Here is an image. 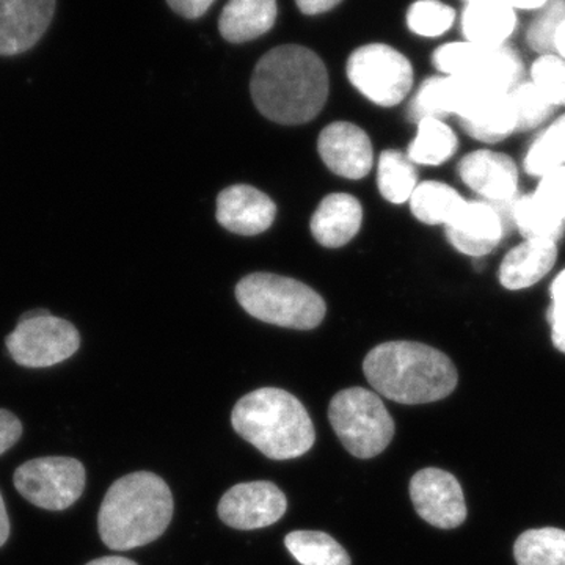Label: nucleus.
<instances>
[{
    "label": "nucleus",
    "mask_w": 565,
    "mask_h": 565,
    "mask_svg": "<svg viewBox=\"0 0 565 565\" xmlns=\"http://www.w3.org/2000/svg\"><path fill=\"white\" fill-rule=\"evenodd\" d=\"M252 98L264 117L280 125H303L318 117L329 98V74L308 47H275L252 76Z\"/></svg>",
    "instance_id": "1"
},
{
    "label": "nucleus",
    "mask_w": 565,
    "mask_h": 565,
    "mask_svg": "<svg viewBox=\"0 0 565 565\" xmlns=\"http://www.w3.org/2000/svg\"><path fill=\"white\" fill-rule=\"evenodd\" d=\"M173 494L161 476L137 471L115 481L104 497L98 531L107 548L128 552L158 541L172 523Z\"/></svg>",
    "instance_id": "2"
},
{
    "label": "nucleus",
    "mask_w": 565,
    "mask_h": 565,
    "mask_svg": "<svg viewBox=\"0 0 565 565\" xmlns=\"http://www.w3.org/2000/svg\"><path fill=\"white\" fill-rule=\"evenodd\" d=\"M367 382L394 403L416 405L445 399L459 375L444 352L415 341H390L374 348L363 362Z\"/></svg>",
    "instance_id": "3"
},
{
    "label": "nucleus",
    "mask_w": 565,
    "mask_h": 565,
    "mask_svg": "<svg viewBox=\"0 0 565 565\" xmlns=\"http://www.w3.org/2000/svg\"><path fill=\"white\" fill-rule=\"evenodd\" d=\"M234 430L273 460H289L313 448V422L303 404L280 388H259L234 405Z\"/></svg>",
    "instance_id": "4"
},
{
    "label": "nucleus",
    "mask_w": 565,
    "mask_h": 565,
    "mask_svg": "<svg viewBox=\"0 0 565 565\" xmlns=\"http://www.w3.org/2000/svg\"><path fill=\"white\" fill-rule=\"evenodd\" d=\"M236 297L253 318L286 329L313 330L326 318V302L315 289L281 275H247L237 282Z\"/></svg>",
    "instance_id": "5"
},
{
    "label": "nucleus",
    "mask_w": 565,
    "mask_h": 565,
    "mask_svg": "<svg viewBox=\"0 0 565 565\" xmlns=\"http://www.w3.org/2000/svg\"><path fill=\"white\" fill-rule=\"evenodd\" d=\"M329 419L341 444L359 459L381 455L394 437V422L381 397L360 386L334 394Z\"/></svg>",
    "instance_id": "6"
},
{
    "label": "nucleus",
    "mask_w": 565,
    "mask_h": 565,
    "mask_svg": "<svg viewBox=\"0 0 565 565\" xmlns=\"http://www.w3.org/2000/svg\"><path fill=\"white\" fill-rule=\"evenodd\" d=\"M6 348L14 363L29 370H41L76 355L81 348V333L73 322L50 311H29L22 315L17 329L6 338Z\"/></svg>",
    "instance_id": "7"
},
{
    "label": "nucleus",
    "mask_w": 565,
    "mask_h": 565,
    "mask_svg": "<svg viewBox=\"0 0 565 565\" xmlns=\"http://www.w3.org/2000/svg\"><path fill=\"white\" fill-rule=\"evenodd\" d=\"M345 70L353 87L377 106H397L414 87L412 63L386 44H366L353 51Z\"/></svg>",
    "instance_id": "8"
},
{
    "label": "nucleus",
    "mask_w": 565,
    "mask_h": 565,
    "mask_svg": "<svg viewBox=\"0 0 565 565\" xmlns=\"http://www.w3.org/2000/svg\"><path fill=\"white\" fill-rule=\"evenodd\" d=\"M433 63L444 76L468 77L505 93L520 84L523 71L522 58L508 44L482 47L468 41L448 43L434 52Z\"/></svg>",
    "instance_id": "9"
},
{
    "label": "nucleus",
    "mask_w": 565,
    "mask_h": 565,
    "mask_svg": "<svg viewBox=\"0 0 565 565\" xmlns=\"http://www.w3.org/2000/svg\"><path fill=\"white\" fill-rule=\"evenodd\" d=\"M13 484L36 508L65 511L84 493L87 471L74 457H40L17 468Z\"/></svg>",
    "instance_id": "10"
},
{
    "label": "nucleus",
    "mask_w": 565,
    "mask_h": 565,
    "mask_svg": "<svg viewBox=\"0 0 565 565\" xmlns=\"http://www.w3.org/2000/svg\"><path fill=\"white\" fill-rule=\"evenodd\" d=\"M411 498L424 522L455 530L467 520V504L459 481L440 468H424L412 478Z\"/></svg>",
    "instance_id": "11"
},
{
    "label": "nucleus",
    "mask_w": 565,
    "mask_h": 565,
    "mask_svg": "<svg viewBox=\"0 0 565 565\" xmlns=\"http://www.w3.org/2000/svg\"><path fill=\"white\" fill-rule=\"evenodd\" d=\"M288 509L285 493L274 482L255 481L226 490L218 503V516L234 530L252 531L274 525Z\"/></svg>",
    "instance_id": "12"
},
{
    "label": "nucleus",
    "mask_w": 565,
    "mask_h": 565,
    "mask_svg": "<svg viewBox=\"0 0 565 565\" xmlns=\"http://www.w3.org/2000/svg\"><path fill=\"white\" fill-rule=\"evenodd\" d=\"M55 0H0V55L24 54L50 29Z\"/></svg>",
    "instance_id": "13"
},
{
    "label": "nucleus",
    "mask_w": 565,
    "mask_h": 565,
    "mask_svg": "<svg viewBox=\"0 0 565 565\" xmlns=\"http://www.w3.org/2000/svg\"><path fill=\"white\" fill-rule=\"evenodd\" d=\"M318 151L330 172L348 180H362L374 163L370 137L352 122L338 121L327 126L318 140Z\"/></svg>",
    "instance_id": "14"
},
{
    "label": "nucleus",
    "mask_w": 565,
    "mask_h": 565,
    "mask_svg": "<svg viewBox=\"0 0 565 565\" xmlns=\"http://www.w3.org/2000/svg\"><path fill=\"white\" fill-rule=\"evenodd\" d=\"M446 237L457 252L481 258L503 239L504 225L500 211L487 202H467L459 214L445 226Z\"/></svg>",
    "instance_id": "15"
},
{
    "label": "nucleus",
    "mask_w": 565,
    "mask_h": 565,
    "mask_svg": "<svg viewBox=\"0 0 565 565\" xmlns=\"http://www.w3.org/2000/svg\"><path fill=\"white\" fill-rule=\"evenodd\" d=\"M459 177L490 204L511 202L519 189V170L503 152H470L459 163Z\"/></svg>",
    "instance_id": "16"
},
{
    "label": "nucleus",
    "mask_w": 565,
    "mask_h": 565,
    "mask_svg": "<svg viewBox=\"0 0 565 565\" xmlns=\"http://www.w3.org/2000/svg\"><path fill=\"white\" fill-rule=\"evenodd\" d=\"M277 206L266 193L252 185L226 188L217 196V222L241 236H256L273 226Z\"/></svg>",
    "instance_id": "17"
},
{
    "label": "nucleus",
    "mask_w": 565,
    "mask_h": 565,
    "mask_svg": "<svg viewBox=\"0 0 565 565\" xmlns=\"http://www.w3.org/2000/svg\"><path fill=\"white\" fill-rule=\"evenodd\" d=\"M459 122L468 136L494 143L516 131V115L511 93L482 87L459 115Z\"/></svg>",
    "instance_id": "18"
},
{
    "label": "nucleus",
    "mask_w": 565,
    "mask_h": 565,
    "mask_svg": "<svg viewBox=\"0 0 565 565\" xmlns=\"http://www.w3.org/2000/svg\"><path fill=\"white\" fill-rule=\"evenodd\" d=\"M465 41L482 47L508 44L519 25V13L505 0H471L462 11Z\"/></svg>",
    "instance_id": "19"
},
{
    "label": "nucleus",
    "mask_w": 565,
    "mask_h": 565,
    "mask_svg": "<svg viewBox=\"0 0 565 565\" xmlns=\"http://www.w3.org/2000/svg\"><path fill=\"white\" fill-rule=\"evenodd\" d=\"M473 88V81L467 79V77H429L423 82L408 106V121L418 125L424 118L445 120L452 115L459 117L460 111L467 106Z\"/></svg>",
    "instance_id": "20"
},
{
    "label": "nucleus",
    "mask_w": 565,
    "mask_h": 565,
    "mask_svg": "<svg viewBox=\"0 0 565 565\" xmlns=\"http://www.w3.org/2000/svg\"><path fill=\"white\" fill-rule=\"evenodd\" d=\"M363 222V207L349 193L326 196L311 217V233L327 248H340L351 243Z\"/></svg>",
    "instance_id": "21"
},
{
    "label": "nucleus",
    "mask_w": 565,
    "mask_h": 565,
    "mask_svg": "<svg viewBox=\"0 0 565 565\" xmlns=\"http://www.w3.org/2000/svg\"><path fill=\"white\" fill-rule=\"evenodd\" d=\"M556 259L555 241L525 239L504 256L498 277L509 291H522L541 281Z\"/></svg>",
    "instance_id": "22"
},
{
    "label": "nucleus",
    "mask_w": 565,
    "mask_h": 565,
    "mask_svg": "<svg viewBox=\"0 0 565 565\" xmlns=\"http://www.w3.org/2000/svg\"><path fill=\"white\" fill-rule=\"evenodd\" d=\"M277 0H230L218 20V31L230 43H247L274 28Z\"/></svg>",
    "instance_id": "23"
},
{
    "label": "nucleus",
    "mask_w": 565,
    "mask_h": 565,
    "mask_svg": "<svg viewBox=\"0 0 565 565\" xmlns=\"http://www.w3.org/2000/svg\"><path fill=\"white\" fill-rule=\"evenodd\" d=\"M408 202L419 222L446 226L459 214L467 200L445 182L426 181L416 185Z\"/></svg>",
    "instance_id": "24"
},
{
    "label": "nucleus",
    "mask_w": 565,
    "mask_h": 565,
    "mask_svg": "<svg viewBox=\"0 0 565 565\" xmlns=\"http://www.w3.org/2000/svg\"><path fill=\"white\" fill-rule=\"evenodd\" d=\"M457 137L444 120L424 118L418 122V134L408 145L407 156L414 163L441 166L455 156Z\"/></svg>",
    "instance_id": "25"
},
{
    "label": "nucleus",
    "mask_w": 565,
    "mask_h": 565,
    "mask_svg": "<svg viewBox=\"0 0 565 565\" xmlns=\"http://www.w3.org/2000/svg\"><path fill=\"white\" fill-rule=\"evenodd\" d=\"M285 545L302 565H351L343 546L322 531H294L286 535Z\"/></svg>",
    "instance_id": "26"
},
{
    "label": "nucleus",
    "mask_w": 565,
    "mask_h": 565,
    "mask_svg": "<svg viewBox=\"0 0 565 565\" xmlns=\"http://www.w3.org/2000/svg\"><path fill=\"white\" fill-rule=\"evenodd\" d=\"M379 191L386 202L403 204L418 185V172L407 154L396 150L382 152L379 159Z\"/></svg>",
    "instance_id": "27"
},
{
    "label": "nucleus",
    "mask_w": 565,
    "mask_h": 565,
    "mask_svg": "<svg viewBox=\"0 0 565 565\" xmlns=\"http://www.w3.org/2000/svg\"><path fill=\"white\" fill-rule=\"evenodd\" d=\"M514 556L519 565H565V531L539 527L520 535Z\"/></svg>",
    "instance_id": "28"
},
{
    "label": "nucleus",
    "mask_w": 565,
    "mask_h": 565,
    "mask_svg": "<svg viewBox=\"0 0 565 565\" xmlns=\"http://www.w3.org/2000/svg\"><path fill=\"white\" fill-rule=\"evenodd\" d=\"M512 217L525 239H545L556 243L563 236L564 222L557 218L534 193L515 200Z\"/></svg>",
    "instance_id": "29"
},
{
    "label": "nucleus",
    "mask_w": 565,
    "mask_h": 565,
    "mask_svg": "<svg viewBox=\"0 0 565 565\" xmlns=\"http://www.w3.org/2000/svg\"><path fill=\"white\" fill-rule=\"evenodd\" d=\"M523 163L526 172L537 178L565 166V114L535 139Z\"/></svg>",
    "instance_id": "30"
},
{
    "label": "nucleus",
    "mask_w": 565,
    "mask_h": 565,
    "mask_svg": "<svg viewBox=\"0 0 565 565\" xmlns=\"http://www.w3.org/2000/svg\"><path fill=\"white\" fill-rule=\"evenodd\" d=\"M456 21V10L440 0H418L407 11V25L416 35L437 39Z\"/></svg>",
    "instance_id": "31"
},
{
    "label": "nucleus",
    "mask_w": 565,
    "mask_h": 565,
    "mask_svg": "<svg viewBox=\"0 0 565 565\" xmlns=\"http://www.w3.org/2000/svg\"><path fill=\"white\" fill-rule=\"evenodd\" d=\"M511 98L516 115V131L537 128L556 109L531 81L516 85L511 92Z\"/></svg>",
    "instance_id": "32"
},
{
    "label": "nucleus",
    "mask_w": 565,
    "mask_h": 565,
    "mask_svg": "<svg viewBox=\"0 0 565 565\" xmlns=\"http://www.w3.org/2000/svg\"><path fill=\"white\" fill-rule=\"evenodd\" d=\"M565 20V0H550L537 11L526 32V43L541 55L553 54L557 29Z\"/></svg>",
    "instance_id": "33"
},
{
    "label": "nucleus",
    "mask_w": 565,
    "mask_h": 565,
    "mask_svg": "<svg viewBox=\"0 0 565 565\" xmlns=\"http://www.w3.org/2000/svg\"><path fill=\"white\" fill-rule=\"evenodd\" d=\"M531 82L555 107L565 106V61L556 54L535 58Z\"/></svg>",
    "instance_id": "34"
},
{
    "label": "nucleus",
    "mask_w": 565,
    "mask_h": 565,
    "mask_svg": "<svg viewBox=\"0 0 565 565\" xmlns=\"http://www.w3.org/2000/svg\"><path fill=\"white\" fill-rule=\"evenodd\" d=\"M534 195L548 207L557 218L565 222V166L544 174Z\"/></svg>",
    "instance_id": "35"
},
{
    "label": "nucleus",
    "mask_w": 565,
    "mask_h": 565,
    "mask_svg": "<svg viewBox=\"0 0 565 565\" xmlns=\"http://www.w3.org/2000/svg\"><path fill=\"white\" fill-rule=\"evenodd\" d=\"M552 305L548 310L552 341L557 351L565 353V269L556 275L550 288Z\"/></svg>",
    "instance_id": "36"
},
{
    "label": "nucleus",
    "mask_w": 565,
    "mask_h": 565,
    "mask_svg": "<svg viewBox=\"0 0 565 565\" xmlns=\"http://www.w3.org/2000/svg\"><path fill=\"white\" fill-rule=\"evenodd\" d=\"M22 437V423L17 415L6 408H0V456L20 441Z\"/></svg>",
    "instance_id": "37"
},
{
    "label": "nucleus",
    "mask_w": 565,
    "mask_h": 565,
    "mask_svg": "<svg viewBox=\"0 0 565 565\" xmlns=\"http://www.w3.org/2000/svg\"><path fill=\"white\" fill-rule=\"evenodd\" d=\"M167 2L174 13L188 18V20H196L211 9L215 0H167Z\"/></svg>",
    "instance_id": "38"
},
{
    "label": "nucleus",
    "mask_w": 565,
    "mask_h": 565,
    "mask_svg": "<svg viewBox=\"0 0 565 565\" xmlns=\"http://www.w3.org/2000/svg\"><path fill=\"white\" fill-rule=\"evenodd\" d=\"M343 0H296L297 7L305 14H321L333 10Z\"/></svg>",
    "instance_id": "39"
},
{
    "label": "nucleus",
    "mask_w": 565,
    "mask_h": 565,
    "mask_svg": "<svg viewBox=\"0 0 565 565\" xmlns=\"http://www.w3.org/2000/svg\"><path fill=\"white\" fill-rule=\"evenodd\" d=\"M10 537V519L7 512L6 503H3L2 494H0V548L7 544Z\"/></svg>",
    "instance_id": "40"
},
{
    "label": "nucleus",
    "mask_w": 565,
    "mask_h": 565,
    "mask_svg": "<svg viewBox=\"0 0 565 565\" xmlns=\"http://www.w3.org/2000/svg\"><path fill=\"white\" fill-rule=\"evenodd\" d=\"M509 6L514 7L516 11H539L545 7L550 0H505Z\"/></svg>",
    "instance_id": "41"
},
{
    "label": "nucleus",
    "mask_w": 565,
    "mask_h": 565,
    "mask_svg": "<svg viewBox=\"0 0 565 565\" xmlns=\"http://www.w3.org/2000/svg\"><path fill=\"white\" fill-rule=\"evenodd\" d=\"M85 565H139L134 563V561L128 559V557L122 556H104L99 557V559L90 561V563Z\"/></svg>",
    "instance_id": "42"
},
{
    "label": "nucleus",
    "mask_w": 565,
    "mask_h": 565,
    "mask_svg": "<svg viewBox=\"0 0 565 565\" xmlns=\"http://www.w3.org/2000/svg\"><path fill=\"white\" fill-rule=\"evenodd\" d=\"M553 52L565 61V20L563 24L559 25V29H557Z\"/></svg>",
    "instance_id": "43"
},
{
    "label": "nucleus",
    "mask_w": 565,
    "mask_h": 565,
    "mask_svg": "<svg viewBox=\"0 0 565 565\" xmlns=\"http://www.w3.org/2000/svg\"><path fill=\"white\" fill-rule=\"evenodd\" d=\"M465 3L471 2V0H463Z\"/></svg>",
    "instance_id": "44"
}]
</instances>
